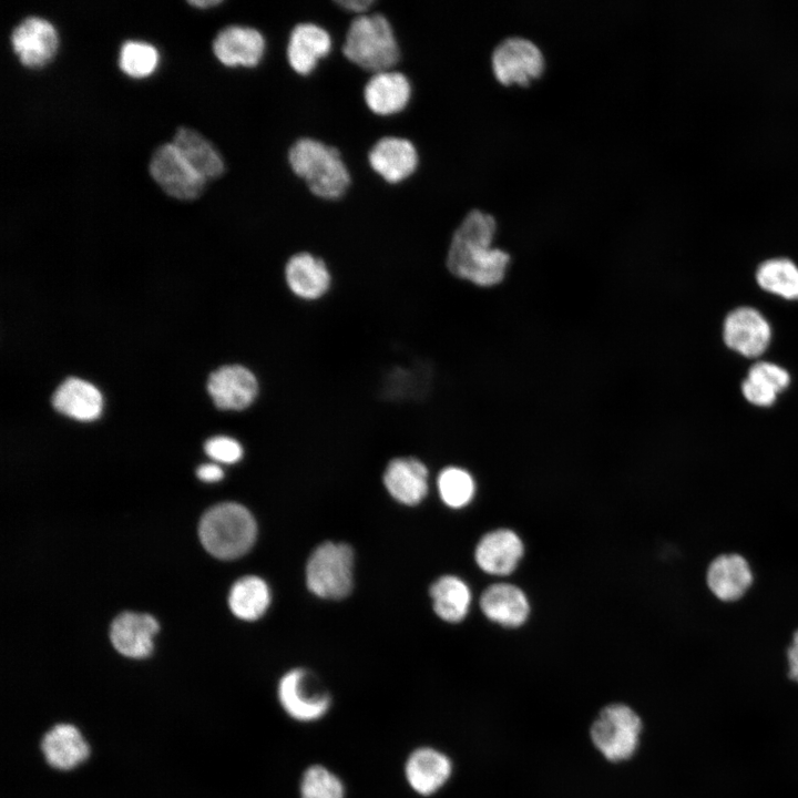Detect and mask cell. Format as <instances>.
Here are the masks:
<instances>
[{"label": "cell", "mask_w": 798, "mask_h": 798, "mask_svg": "<svg viewBox=\"0 0 798 798\" xmlns=\"http://www.w3.org/2000/svg\"><path fill=\"white\" fill-rule=\"evenodd\" d=\"M436 614L443 621L457 623L469 612L471 592L469 586L454 575L439 577L429 590Z\"/></svg>", "instance_id": "27"}, {"label": "cell", "mask_w": 798, "mask_h": 798, "mask_svg": "<svg viewBox=\"0 0 798 798\" xmlns=\"http://www.w3.org/2000/svg\"><path fill=\"white\" fill-rule=\"evenodd\" d=\"M643 722L630 706H605L590 728V738L602 756L612 763L630 759L640 746Z\"/></svg>", "instance_id": "5"}, {"label": "cell", "mask_w": 798, "mask_h": 798, "mask_svg": "<svg viewBox=\"0 0 798 798\" xmlns=\"http://www.w3.org/2000/svg\"><path fill=\"white\" fill-rule=\"evenodd\" d=\"M763 383L776 393L786 389L790 377L781 367L770 362H757L748 371V377Z\"/></svg>", "instance_id": "33"}, {"label": "cell", "mask_w": 798, "mask_h": 798, "mask_svg": "<svg viewBox=\"0 0 798 798\" xmlns=\"http://www.w3.org/2000/svg\"><path fill=\"white\" fill-rule=\"evenodd\" d=\"M741 391L749 402L759 407L771 406L777 396L775 391L749 378L743 381Z\"/></svg>", "instance_id": "35"}, {"label": "cell", "mask_w": 798, "mask_h": 798, "mask_svg": "<svg viewBox=\"0 0 798 798\" xmlns=\"http://www.w3.org/2000/svg\"><path fill=\"white\" fill-rule=\"evenodd\" d=\"M480 606L489 620L508 627L522 625L530 613L524 592L508 583H498L485 589L480 598Z\"/></svg>", "instance_id": "24"}, {"label": "cell", "mask_w": 798, "mask_h": 798, "mask_svg": "<svg viewBox=\"0 0 798 798\" xmlns=\"http://www.w3.org/2000/svg\"><path fill=\"white\" fill-rule=\"evenodd\" d=\"M352 567L354 552L348 544L325 542L308 559L307 587L321 598H344L352 589Z\"/></svg>", "instance_id": "6"}, {"label": "cell", "mask_w": 798, "mask_h": 798, "mask_svg": "<svg viewBox=\"0 0 798 798\" xmlns=\"http://www.w3.org/2000/svg\"><path fill=\"white\" fill-rule=\"evenodd\" d=\"M522 555V540L509 529H498L487 533L479 541L474 552L479 567L492 575L512 573Z\"/></svg>", "instance_id": "22"}, {"label": "cell", "mask_w": 798, "mask_h": 798, "mask_svg": "<svg viewBox=\"0 0 798 798\" xmlns=\"http://www.w3.org/2000/svg\"><path fill=\"white\" fill-rule=\"evenodd\" d=\"M383 484L398 502L418 504L428 492V469L415 457L393 458L385 469Z\"/></svg>", "instance_id": "23"}, {"label": "cell", "mask_w": 798, "mask_h": 798, "mask_svg": "<svg viewBox=\"0 0 798 798\" xmlns=\"http://www.w3.org/2000/svg\"><path fill=\"white\" fill-rule=\"evenodd\" d=\"M277 698L284 712L301 723L319 720L331 706L328 690L305 668H293L280 677Z\"/></svg>", "instance_id": "7"}, {"label": "cell", "mask_w": 798, "mask_h": 798, "mask_svg": "<svg viewBox=\"0 0 798 798\" xmlns=\"http://www.w3.org/2000/svg\"><path fill=\"white\" fill-rule=\"evenodd\" d=\"M332 4L346 13L357 17L371 12L377 2L374 0H337L332 1Z\"/></svg>", "instance_id": "37"}, {"label": "cell", "mask_w": 798, "mask_h": 798, "mask_svg": "<svg viewBox=\"0 0 798 798\" xmlns=\"http://www.w3.org/2000/svg\"><path fill=\"white\" fill-rule=\"evenodd\" d=\"M267 42L264 34L249 25L232 24L223 28L213 41L217 60L228 68H255L264 59Z\"/></svg>", "instance_id": "17"}, {"label": "cell", "mask_w": 798, "mask_h": 798, "mask_svg": "<svg viewBox=\"0 0 798 798\" xmlns=\"http://www.w3.org/2000/svg\"><path fill=\"white\" fill-rule=\"evenodd\" d=\"M495 232L497 221L492 214L480 208L470 209L451 236L446 255L449 273L482 287L502 282L510 255L491 246Z\"/></svg>", "instance_id": "1"}, {"label": "cell", "mask_w": 798, "mask_h": 798, "mask_svg": "<svg viewBox=\"0 0 798 798\" xmlns=\"http://www.w3.org/2000/svg\"><path fill=\"white\" fill-rule=\"evenodd\" d=\"M171 143L188 166L205 181L223 175L225 163L222 155L195 130L180 127Z\"/></svg>", "instance_id": "25"}, {"label": "cell", "mask_w": 798, "mask_h": 798, "mask_svg": "<svg viewBox=\"0 0 798 798\" xmlns=\"http://www.w3.org/2000/svg\"><path fill=\"white\" fill-rule=\"evenodd\" d=\"M190 4L198 8L214 7L222 3L221 0H206V1H190Z\"/></svg>", "instance_id": "39"}, {"label": "cell", "mask_w": 798, "mask_h": 798, "mask_svg": "<svg viewBox=\"0 0 798 798\" xmlns=\"http://www.w3.org/2000/svg\"><path fill=\"white\" fill-rule=\"evenodd\" d=\"M340 50L348 62L370 74L395 69L401 59L395 28L379 11L352 17Z\"/></svg>", "instance_id": "3"}, {"label": "cell", "mask_w": 798, "mask_h": 798, "mask_svg": "<svg viewBox=\"0 0 798 798\" xmlns=\"http://www.w3.org/2000/svg\"><path fill=\"white\" fill-rule=\"evenodd\" d=\"M40 750L48 766L58 771H71L84 764L91 747L81 729L69 722L52 725L42 735Z\"/></svg>", "instance_id": "15"}, {"label": "cell", "mask_w": 798, "mask_h": 798, "mask_svg": "<svg viewBox=\"0 0 798 798\" xmlns=\"http://www.w3.org/2000/svg\"><path fill=\"white\" fill-rule=\"evenodd\" d=\"M150 173L167 195L182 201L197 198L206 182L188 166L172 143H165L154 151Z\"/></svg>", "instance_id": "12"}, {"label": "cell", "mask_w": 798, "mask_h": 798, "mask_svg": "<svg viewBox=\"0 0 798 798\" xmlns=\"http://www.w3.org/2000/svg\"><path fill=\"white\" fill-rule=\"evenodd\" d=\"M157 62V51L150 43L131 40L121 47L119 65L131 78L149 76L155 70Z\"/></svg>", "instance_id": "32"}, {"label": "cell", "mask_w": 798, "mask_h": 798, "mask_svg": "<svg viewBox=\"0 0 798 798\" xmlns=\"http://www.w3.org/2000/svg\"><path fill=\"white\" fill-rule=\"evenodd\" d=\"M53 407L61 413L80 421H92L102 411L103 400L100 391L90 382L68 378L52 396Z\"/></svg>", "instance_id": "26"}, {"label": "cell", "mask_w": 798, "mask_h": 798, "mask_svg": "<svg viewBox=\"0 0 798 798\" xmlns=\"http://www.w3.org/2000/svg\"><path fill=\"white\" fill-rule=\"evenodd\" d=\"M758 285L786 299H798V267L788 258L764 262L757 269Z\"/></svg>", "instance_id": "29"}, {"label": "cell", "mask_w": 798, "mask_h": 798, "mask_svg": "<svg viewBox=\"0 0 798 798\" xmlns=\"http://www.w3.org/2000/svg\"><path fill=\"white\" fill-rule=\"evenodd\" d=\"M196 473H197V477L205 482L219 481L224 475L222 468L218 467L217 464H213V463H207V464L201 466L197 469Z\"/></svg>", "instance_id": "38"}, {"label": "cell", "mask_w": 798, "mask_h": 798, "mask_svg": "<svg viewBox=\"0 0 798 798\" xmlns=\"http://www.w3.org/2000/svg\"><path fill=\"white\" fill-rule=\"evenodd\" d=\"M786 675L790 683L798 686V627L792 632L785 652Z\"/></svg>", "instance_id": "36"}, {"label": "cell", "mask_w": 798, "mask_h": 798, "mask_svg": "<svg viewBox=\"0 0 798 798\" xmlns=\"http://www.w3.org/2000/svg\"><path fill=\"white\" fill-rule=\"evenodd\" d=\"M491 68L503 84H528L539 78L545 68L540 47L529 38L509 35L497 43L491 53Z\"/></svg>", "instance_id": "8"}, {"label": "cell", "mask_w": 798, "mask_h": 798, "mask_svg": "<svg viewBox=\"0 0 798 798\" xmlns=\"http://www.w3.org/2000/svg\"><path fill=\"white\" fill-rule=\"evenodd\" d=\"M441 500L450 508L460 509L469 504L475 492L472 475L459 467H447L438 475Z\"/></svg>", "instance_id": "30"}, {"label": "cell", "mask_w": 798, "mask_h": 798, "mask_svg": "<svg viewBox=\"0 0 798 798\" xmlns=\"http://www.w3.org/2000/svg\"><path fill=\"white\" fill-rule=\"evenodd\" d=\"M204 449L208 457L222 463H236L244 452L237 440L226 436L211 438L205 442Z\"/></svg>", "instance_id": "34"}, {"label": "cell", "mask_w": 798, "mask_h": 798, "mask_svg": "<svg viewBox=\"0 0 798 798\" xmlns=\"http://www.w3.org/2000/svg\"><path fill=\"white\" fill-rule=\"evenodd\" d=\"M332 38L324 25L300 21L290 29L285 48L286 62L299 76L311 74L332 50Z\"/></svg>", "instance_id": "13"}, {"label": "cell", "mask_w": 798, "mask_h": 798, "mask_svg": "<svg viewBox=\"0 0 798 798\" xmlns=\"http://www.w3.org/2000/svg\"><path fill=\"white\" fill-rule=\"evenodd\" d=\"M207 391L218 409L242 411L257 399L259 382L247 367L225 365L209 375Z\"/></svg>", "instance_id": "14"}, {"label": "cell", "mask_w": 798, "mask_h": 798, "mask_svg": "<svg viewBox=\"0 0 798 798\" xmlns=\"http://www.w3.org/2000/svg\"><path fill=\"white\" fill-rule=\"evenodd\" d=\"M256 522L242 504L224 502L212 507L202 516L198 536L212 555L232 560L245 554L254 544Z\"/></svg>", "instance_id": "4"}, {"label": "cell", "mask_w": 798, "mask_h": 798, "mask_svg": "<svg viewBox=\"0 0 798 798\" xmlns=\"http://www.w3.org/2000/svg\"><path fill=\"white\" fill-rule=\"evenodd\" d=\"M451 775V759L433 747L416 748L405 764V776L410 788L423 797L440 790Z\"/></svg>", "instance_id": "21"}, {"label": "cell", "mask_w": 798, "mask_h": 798, "mask_svg": "<svg viewBox=\"0 0 798 798\" xmlns=\"http://www.w3.org/2000/svg\"><path fill=\"white\" fill-rule=\"evenodd\" d=\"M287 164L310 195L320 201H339L351 186V173L339 149L320 139H296L287 150Z\"/></svg>", "instance_id": "2"}, {"label": "cell", "mask_w": 798, "mask_h": 798, "mask_svg": "<svg viewBox=\"0 0 798 798\" xmlns=\"http://www.w3.org/2000/svg\"><path fill=\"white\" fill-rule=\"evenodd\" d=\"M300 798H345L341 779L323 765H311L303 774L299 785Z\"/></svg>", "instance_id": "31"}, {"label": "cell", "mask_w": 798, "mask_h": 798, "mask_svg": "<svg viewBox=\"0 0 798 798\" xmlns=\"http://www.w3.org/2000/svg\"><path fill=\"white\" fill-rule=\"evenodd\" d=\"M157 632L158 623L152 615L123 612L111 624L110 640L121 655L142 659L151 655Z\"/></svg>", "instance_id": "20"}, {"label": "cell", "mask_w": 798, "mask_h": 798, "mask_svg": "<svg viewBox=\"0 0 798 798\" xmlns=\"http://www.w3.org/2000/svg\"><path fill=\"white\" fill-rule=\"evenodd\" d=\"M13 52L29 69H42L57 53L59 40L54 27L45 19L29 17L11 33Z\"/></svg>", "instance_id": "18"}, {"label": "cell", "mask_w": 798, "mask_h": 798, "mask_svg": "<svg viewBox=\"0 0 798 798\" xmlns=\"http://www.w3.org/2000/svg\"><path fill=\"white\" fill-rule=\"evenodd\" d=\"M412 99L408 75L390 69L370 74L362 86L365 106L377 116H392L405 111Z\"/></svg>", "instance_id": "16"}, {"label": "cell", "mask_w": 798, "mask_h": 798, "mask_svg": "<svg viewBox=\"0 0 798 798\" xmlns=\"http://www.w3.org/2000/svg\"><path fill=\"white\" fill-rule=\"evenodd\" d=\"M270 591L267 583L255 575H248L236 581L228 595V605L232 613L245 621L259 618L268 608Z\"/></svg>", "instance_id": "28"}, {"label": "cell", "mask_w": 798, "mask_h": 798, "mask_svg": "<svg viewBox=\"0 0 798 798\" xmlns=\"http://www.w3.org/2000/svg\"><path fill=\"white\" fill-rule=\"evenodd\" d=\"M770 326L760 313L750 307L736 308L725 319V344L746 357L761 355L770 341Z\"/></svg>", "instance_id": "19"}, {"label": "cell", "mask_w": 798, "mask_h": 798, "mask_svg": "<svg viewBox=\"0 0 798 798\" xmlns=\"http://www.w3.org/2000/svg\"><path fill=\"white\" fill-rule=\"evenodd\" d=\"M755 574L747 557L738 552L714 556L705 571L709 593L725 604L743 600L754 585Z\"/></svg>", "instance_id": "11"}, {"label": "cell", "mask_w": 798, "mask_h": 798, "mask_svg": "<svg viewBox=\"0 0 798 798\" xmlns=\"http://www.w3.org/2000/svg\"><path fill=\"white\" fill-rule=\"evenodd\" d=\"M367 162L383 182L398 185L416 174L420 156L410 139L389 134L374 142L367 153Z\"/></svg>", "instance_id": "10"}, {"label": "cell", "mask_w": 798, "mask_h": 798, "mask_svg": "<svg viewBox=\"0 0 798 798\" xmlns=\"http://www.w3.org/2000/svg\"><path fill=\"white\" fill-rule=\"evenodd\" d=\"M283 282L299 301H318L330 291L334 276L323 257L310 250H297L284 262Z\"/></svg>", "instance_id": "9"}]
</instances>
